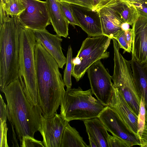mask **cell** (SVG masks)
<instances>
[{"mask_svg": "<svg viewBox=\"0 0 147 147\" xmlns=\"http://www.w3.org/2000/svg\"><path fill=\"white\" fill-rule=\"evenodd\" d=\"M19 78L27 95L40 106L34 55L36 42L32 30L24 27L20 34Z\"/></svg>", "mask_w": 147, "mask_h": 147, "instance_id": "obj_5", "label": "cell"}, {"mask_svg": "<svg viewBox=\"0 0 147 147\" xmlns=\"http://www.w3.org/2000/svg\"><path fill=\"white\" fill-rule=\"evenodd\" d=\"M0 4L6 14L10 16H19L25 9L20 0H7L4 2L0 1Z\"/></svg>", "mask_w": 147, "mask_h": 147, "instance_id": "obj_22", "label": "cell"}, {"mask_svg": "<svg viewBox=\"0 0 147 147\" xmlns=\"http://www.w3.org/2000/svg\"><path fill=\"white\" fill-rule=\"evenodd\" d=\"M132 26L131 59L147 65V17L140 14Z\"/></svg>", "mask_w": 147, "mask_h": 147, "instance_id": "obj_13", "label": "cell"}, {"mask_svg": "<svg viewBox=\"0 0 147 147\" xmlns=\"http://www.w3.org/2000/svg\"><path fill=\"white\" fill-rule=\"evenodd\" d=\"M34 55L40 105L43 116L51 117L60 105L65 85L57 62L37 42Z\"/></svg>", "mask_w": 147, "mask_h": 147, "instance_id": "obj_1", "label": "cell"}, {"mask_svg": "<svg viewBox=\"0 0 147 147\" xmlns=\"http://www.w3.org/2000/svg\"><path fill=\"white\" fill-rule=\"evenodd\" d=\"M103 35L116 39L123 23L114 10L108 5L98 11Z\"/></svg>", "mask_w": 147, "mask_h": 147, "instance_id": "obj_16", "label": "cell"}, {"mask_svg": "<svg viewBox=\"0 0 147 147\" xmlns=\"http://www.w3.org/2000/svg\"><path fill=\"white\" fill-rule=\"evenodd\" d=\"M25 9L18 16L24 26L32 30L46 29L51 22L46 1L20 0Z\"/></svg>", "mask_w": 147, "mask_h": 147, "instance_id": "obj_9", "label": "cell"}, {"mask_svg": "<svg viewBox=\"0 0 147 147\" xmlns=\"http://www.w3.org/2000/svg\"><path fill=\"white\" fill-rule=\"evenodd\" d=\"M111 39L104 35L86 38L76 57L72 59V76L77 82L82 78L89 67L96 61L107 58V51Z\"/></svg>", "mask_w": 147, "mask_h": 147, "instance_id": "obj_7", "label": "cell"}, {"mask_svg": "<svg viewBox=\"0 0 147 147\" xmlns=\"http://www.w3.org/2000/svg\"><path fill=\"white\" fill-rule=\"evenodd\" d=\"M36 42L40 44L57 62L60 68L63 69L66 63V58L61 48L62 39L58 34L50 33L45 29L32 30Z\"/></svg>", "mask_w": 147, "mask_h": 147, "instance_id": "obj_15", "label": "cell"}, {"mask_svg": "<svg viewBox=\"0 0 147 147\" xmlns=\"http://www.w3.org/2000/svg\"><path fill=\"white\" fill-rule=\"evenodd\" d=\"M1 91L7 102V119L20 144L24 136L34 137L35 133L40 128L43 115L40 107L30 100L19 78Z\"/></svg>", "mask_w": 147, "mask_h": 147, "instance_id": "obj_2", "label": "cell"}, {"mask_svg": "<svg viewBox=\"0 0 147 147\" xmlns=\"http://www.w3.org/2000/svg\"><path fill=\"white\" fill-rule=\"evenodd\" d=\"M98 117L108 131L123 140L129 147L136 145L140 146V139L127 129L116 112L109 106H105Z\"/></svg>", "mask_w": 147, "mask_h": 147, "instance_id": "obj_10", "label": "cell"}, {"mask_svg": "<svg viewBox=\"0 0 147 147\" xmlns=\"http://www.w3.org/2000/svg\"><path fill=\"white\" fill-rule=\"evenodd\" d=\"M51 24L56 34L67 38L69 24L57 0H46Z\"/></svg>", "mask_w": 147, "mask_h": 147, "instance_id": "obj_17", "label": "cell"}, {"mask_svg": "<svg viewBox=\"0 0 147 147\" xmlns=\"http://www.w3.org/2000/svg\"><path fill=\"white\" fill-rule=\"evenodd\" d=\"M108 144L109 147H129L123 140L110 134L108 138Z\"/></svg>", "mask_w": 147, "mask_h": 147, "instance_id": "obj_29", "label": "cell"}, {"mask_svg": "<svg viewBox=\"0 0 147 147\" xmlns=\"http://www.w3.org/2000/svg\"><path fill=\"white\" fill-rule=\"evenodd\" d=\"M131 3L136 7L140 14L147 17V0H141L136 3Z\"/></svg>", "mask_w": 147, "mask_h": 147, "instance_id": "obj_32", "label": "cell"}, {"mask_svg": "<svg viewBox=\"0 0 147 147\" xmlns=\"http://www.w3.org/2000/svg\"><path fill=\"white\" fill-rule=\"evenodd\" d=\"M130 3H134L138 2L141 0H119Z\"/></svg>", "mask_w": 147, "mask_h": 147, "instance_id": "obj_36", "label": "cell"}, {"mask_svg": "<svg viewBox=\"0 0 147 147\" xmlns=\"http://www.w3.org/2000/svg\"><path fill=\"white\" fill-rule=\"evenodd\" d=\"M89 141V147H98L95 141L88 134Z\"/></svg>", "mask_w": 147, "mask_h": 147, "instance_id": "obj_35", "label": "cell"}, {"mask_svg": "<svg viewBox=\"0 0 147 147\" xmlns=\"http://www.w3.org/2000/svg\"><path fill=\"white\" fill-rule=\"evenodd\" d=\"M141 147H147V123L145 125L140 137Z\"/></svg>", "mask_w": 147, "mask_h": 147, "instance_id": "obj_34", "label": "cell"}, {"mask_svg": "<svg viewBox=\"0 0 147 147\" xmlns=\"http://www.w3.org/2000/svg\"><path fill=\"white\" fill-rule=\"evenodd\" d=\"M146 108L143 99L141 97L138 119V132L140 138L144 130L146 121Z\"/></svg>", "mask_w": 147, "mask_h": 147, "instance_id": "obj_25", "label": "cell"}, {"mask_svg": "<svg viewBox=\"0 0 147 147\" xmlns=\"http://www.w3.org/2000/svg\"><path fill=\"white\" fill-rule=\"evenodd\" d=\"M0 88L1 91L19 75L20 34L25 27L18 16L0 11Z\"/></svg>", "mask_w": 147, "mask_h": 147, "instance_id": "obj_3", "label": "cell"}, {"mask_svg": "<svg viewBox=\"0 0 147 147\" xmlns=\"http://www.w3.org/2000/svg\"><path fill=\"white\" fill-rule=\"evenodd\" d=\"M68 123L57 113L50 117L42 116L39 131L45 147H60L63 133Z\"/></svg>", "mask_w": 147, "mask_h": 147, "instance_id": "obj_11", "label": "cell"}, {"mask_svg": "<svg viewBox=\"0 0 147 147\" xmlns=\"http://www.w3.org/2000/svg\"><path fill=\"white\" fill-rule=\"evenodd\" d=\"M114 49V68L112 80L134 112L138 115L141 97L134 84L130 61L126 59L119 51L118 43L112 39Z\"/></svg>", "mask_w": 147, "mask_h": 147, "instance_id": "obj_6", "label": "cell"}, {"mask_svg": "<svg viewBox=\"0 0 147 147\" xmlns=\"http://www.w3.org/2000/svg\"><path fill=\"white\" fill-rule=\"evenodd\" d=\"M109 106L116 112L127 129L140 139L138 132V115L131 109L114 84L113 95Z\"/></svg>", "mask_w": 147, "mask_h": 147, "instance_id": "obj_12", "label": "cell"}, {"mask_svg": "<svg viewBox=\"0 0 147 147\" xmlns=\"http://www.w3.org/2000/svg\"><path fill=\"white\" fill-rule=\"evenodd\" d=\"M107 5L114 10L121 21L132 26L140 14L133 4L119 0H113Z\"/></svg>", "mask_w": 147, "mask_h": 147, "instance_id": "obj_20", "label": "cell"}, {"mask_svg": "<svg viewBox=\"0 0 147 147\" xmlns=\"http://www.w3.org/2000/svg\"><path fill=\"white\" fill-rule=\"evenodd\" d=\"M86 131L95 141L98 147H109V134L104 125L97 117L83 121Z\"/></svg>", "mask_w": 147, "mask_h": 147, "instance_id": "obj_19", "label": "cell"}, {"mask_svg": "<svg viewBox=\"0 0 147 147\" xmlns=\"http://www.w3.org/2000/svg\"><path fill=\"white\" fill-rule=\"evenodd\" d=\"M130 61L136 88L145 103L146 121L147 123V65L141 64L133 59Z\"/></svg>", "mask_w": 147, "mask_h": 147, "instance_id": "obj_18", "label": "cell"}, {"mask_svg": "<svg viewBox=\"0 0 147 147\" xmlns=\"http://www.w3.org/2000/svg\"><path fill=\"white\" fill-rule=\"evenodd\" d=\"M22 147H45L42 141L37 140L34 137L26 136H24L20 144Z\"/></svg>", "mask_w": 147, "mask_h": 147, "instance_id": "obj_26", "label": "cell"}, {"mask_svg": "<svg viewBox=\"0 0 147 147\" xmlns=\"http://www.w3.org/2000/svg\"><path fill=\"white\" fill-rule=\"evenodd\" d=\"M113 0H91L93 10L98 11Z\"/></svg>", "mask_w": 147, "mask_h": 147, "instance_id": "obj_33", "label": "cell"}, {"mask_svg": "<svg viewBox=\"0 0 147 147\" xmlns=\"http://www.w3.org/2000/svg\"><path fill=\"white\" fill-rule=\"evenodd\" d=\"M8 130L6 121H0V147H9L7 134Z\"/></svg>", "mask_w": 147, "mask_h": 147, "instance_id": "obj_28", "label": "cell"}, {"mask_svg": "<svg viewBox=\"0 0 147 147\" xmlns=\"http://www.w3.org/2000/svg\"><path fill=\"white\" fill-rule=\"evenodd\" d=\"M60 147H89L84 142L78 132L68 123L62 136Z\"/></svg>", "mask_w": 147, "mask_h": 147, "instance_id": "obj_21", "label": "cell"}, {"mask_svg": "<svg viewBox=\"0 0 147 147\" xmlns=\"http://www.w3.org/2000/svg\"><path fill=\"white\" fill-rule=\"evenodd\" d=\"M72 59V50L71 46L69 45L68 48L66 65L64 71L63 77V81L67 88L66 90L71 88V76L73 69Z\"/></svg>", "mask_w": 147, "mask_h": 147, "instance_id": "obj_23", "label": "cell"}, {"mask_svg": "<svg viewBox=\"0 0 147 147\" xmlns=\"http://www.w3.org/2000/svg\"><path fill=\"white\" fill-rule=\"evenodd\" d=\"M7 106L1 95H0V121H6L7 119Z\"/></svg>", "mask_w": 147, "mask_h": 147, "instance_id": "obj_31", "label": "cell"}, {"mask_svg": "<svg viewBox=\"0 0 147 147\" xmlns=\"http://www.w3.org/2000/svg\"><path fill=\"white\" fill-rule=\"evenodd\" d=\"M87 72L93 94L104 106H109L113 91L112 76L100 60L92 64Z\"/></svg>", "mask_w": 147, "mask_h": 147, "instance_id": "obj_8", "label": "cell"}, {"mask_svg": "<svg viewBox=\"0 0 147 147\" xmlns=\"http://www.w3.org/2000/svg\"><path fill=\"white\" fill-rule=\"evenodd\" d=\"M93 94L91 88L83 90L79 86L66 90L60 105V114L69 122L97 117L105 106Z\"/></svg>", "mask_w": 147, "mask_h": 147, "instance_id": "obj_4", "label": "cell"}, {"mask_svg": "<svg viewBox=\"0 0 147 147\" xmlns=\"http://www.w3.org/2000/svg\"><path fill=\"white\" fill-rule=\"evenodd\" d=\"M117 41L120 48L123 49V53L126 52H131L132 47L128 44L125 37V30H121L116 39Z\"/></svg>", "mask_w": 147, "mask_h": 147, "instance_id": "obj_27", "label": "cell"}, {"mask_svg": "<svg viewBox=\"0 0 147 147\" xmlns=\"http://www.w3.org/2000/svg\"><path fill=\"white\" fill-rule=\"evenodd\" d=\"M70 4L85 7L93 10L91 0H58Z\"/></svg>", "mask_w": 147, "mask_h": 147, "instance_id": "obj_30", "label": "cell"}, {"mask_svg": "<svg viewBox=\"0 0 147 147\" xmlns=\"http://www.w3.org/2000/svg\"><path fill=\"white\" fill-rule=\"evenodd\" d=\"M70 6L79 26L89 36L94 37L103 35L98 11L72 4Z\"/></svg>", "mask_w": 147, "mask_h": 147, "instance_id": "obj_14", "label": "cell"}, {"mask_svg": "<svg viewBox=\"0 0 147 147\" xmlns=\"http://www.w3.org/2000/svg\"><path fill=\"white\" fill-rule=\"evenodd\" d=\"M65 17L70 24L74 27L79 26V24L72 13L70 4L57 0Z\"/></svg>", "mask_w": 147, "mask_h": 147, "instance_id": "obj_24", "label": "cell"}]
</instances>
